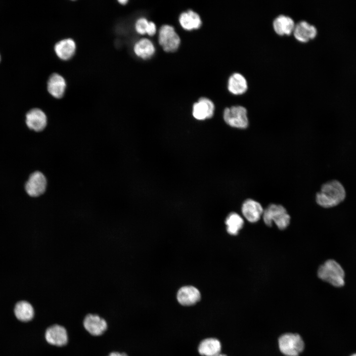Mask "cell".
I'll use <instances>...</instances> for the list:
<instances>
[{
    "label": "cell",
    "instance_id": "14",
    "mask_svg": "<svg viewBox=\"0 0 356 356\" xmlns=\"http://www.w3.org/2000/svg\"><path fill=\"white\" fill-rule=\"evenodd\" d=\"M295 24L291 17L284 14L278 15L272 22L274 32L280 36L291 35L293 33Z\"/></svg>",
    "mask_w": 356,
    "mask_h": 356
},
{
    "label": "cell",
    "instance_id": "17",
    "mask_svg": "<svg viewBox=\"0 0 356 356\" xmlns=\"http://www.w3.org/2000/svg\"><path fill=\"white\" fill-rule=\"evenodd\" d=\"M227 87L231 93L241 95L247 91L248 85L246 78L242 74L235 72L229 76Z\"/></svg>",
    "mask_w": 356,
    "mask_h": 356
},
{
    "label": "cell",
    "instance_id": "18",
    "mask_svg": "<svg viewBox=\"0 0 356 356\" xmlns=\"http://www.w3.org/2000/svg\"><path fill=\"white\" fill-rule=\"evenodd\" d=\"M47 90L54 97L60 98L64 93L66 84L64 78L60 74H52L47 81Z\"/></svg>",
    "mask_w": 356,
    "mask_h": 356
},
{
    "label": "cell",
    "instance_id": "28",
    "mask_svg": "<svg viewBox=\"0 0 356 356\" xmlns=\"http://www.w3.org/2000/svg\"><path fill=\"white\" fill-rule=\"evenodd\" d=\"M218 356H226L224 355H221V354H220L219 355H218Z\"/></svg>",
    "mask_w": 356,
    "mask_h": 356
},
{
    "label": "cell",
    "instance_id": "24",
    "mask_svg": "<svg viewBox=\"0 0 356 356\" xmlns=\"http://www.w3.org/2000/svg\"><path fill=\"white\" fill-rule=\"evenodd\" d=\"M149 21L145 17H140L136 20L134 24L136 32L140 35L146 34Z\"/></svg>",
    "mask_w": 356,
    "mask_h": 356
},
{
    "label": "cell",
    "instance_id": "10",
    "mask_svg": "<svg viewBox=\"0 0 356 356\" xmlns=\"http://www.w3.org/2000/svg\"><path fill=\"white\" fill-rule=\"evenodd\" d=\"M26 124L31 130L36 132L43 131L47 125V117L43 111L33 108L26 115Z\"/></svg>",
    "mask_w": 356,
    "mask_h": 356
},
{
    "label": "cell",
    "instance_id": "3",
    "mask_svg": "<svg viewBox=\"0 0 356 356\" xmlns=\"http://www.w3.org/2000/svg\"><path fill=\"white\" fill-rule=\"evenodd\" d=\"M262 217L267 225L271 226L274 222L280 230L286 228L290 221V216L286 209L281 205L273 203L264 210Z\"/></svg>",
    "mask_w": 356,
    "mask_h": 356
},
{
    "label": "cell",
    "instance_id": "2",
    "mask_svg": "<svg viewBox=\"0 0 356 356\" xmlns=\"http://www.w3.org/2000/svg\"><path fill=\"white\" fill-rule=\"evenodd\" d=\"M317 276L321 280L335 287L345 285V272L341 266L335 260L329 259L320 265Z\"/></svg>",
    "mask_w": 356,
    "mask_h": 356
},
{
    "label": "cell",
    "instance_id": "6",
    "mask_svg": "<svg viewBox=\"0 0 356 356\" xmlns=\"http://www.w3.org/2000/svg\"><path fill=\"white\" fill-rule=\"evenodd\" d=\"M158 42L166 52L177 50L180 44V38L172 25H163L159 29Z\"/></svg>",
    "mask_w": 356,
    "mask_h": 356
},
{
    "label": "cell",
    "instance_id": "1",
    "mask_svg": "<svg viewBox=\"0 0 356 356\" xmlns=\"http://www.w3.org/2000/svg\"><path fill=\"white\" fill-rule=\"evenodd\" d=\"M346 197V191L343 184L333 179L323 183L319 191L316 193L315 201L324 208L335 207L342 202Z\"/></svg>",
    "mask_w": 356,
    "mask_h": 356
},
{
    "label": "cell",
    "instance_id": "15",
    "mask_svg": "<svg viewBox=\"0 0 356 356\" xmlns=\"http://www.w3.org/2000/svg\"><path fill=\"white\" fill-rule=\"evenodd\" d=\"M178 21L181 27L187 31L198 29L202 23L200 15L191 9L181 13Z\"/></svg>",
    "mask_w": 356,
    "mask_h": 356
},
{
    "label": "cell",
    "instance_id": "16",
    "mask_svg": "<svg viewBox=\"0 0 356 356\" xmlns=\"http://www.w3.org/2000/svg\"><path fill=\"white\" fill-rule=\"evenodd\" d=\"M201 298L199 291L192 286L181 287L177 293V299L183 306H191L198 302Z\"/></svg>",
    "mask_w": 356,
    "mask_h": 356
},
{
    "label": "cell",
    "instance_id": "5",
    "mask_svg": "<svg viewBox=\"0 0 356 356\" xmlns=\"http://www.w3.org/2000/svg\"><path fill=\"white\" fill-rule=\"evenodd\" d=\"M278 345L280 351L286 356H298L304 348L303 339L297 334L282 335L279 339Z\"/></svg>",
    "mask_w": 356,
    "mask_h": 356
},
{
    "label": "cell",
    "instance_id": "13",
    "mask_svg": "<svg viewBox=\"0 0 356 356\" xmlns=\"http://www.w3.org/2000/svg\"><path fill=\"white\" fill-rule=\"evenodd\" d=\"M85 329L91 335L99 336L107 329V323L105 320L97 315L89 314L87 315L84 321Z\"/></svg>",
    "mask_w": 356,
    "mask_h": 356
},
{
    "label": "cell",
    "instance_id": "7",
    "mask_svg": "<svg viewBox=\"0 0 356 356\" xmlns=\"http://www.w3.org/2000/svg\"><path fill=\"white\" fill-rule=\"evenodd\" d=\"M47 180L44 175L40 171H36L30 176L25 188L29 196L38 197L45 192Z\"/></svg>",
    "mask_w": 356,
    "mask_h": 356
},
{
    "label": "cell",
    "instance_id": "9",
    "mask_svg": "<svg viewBox=\"0 0 356 356\" xmlns=\"http://www.w3.org/2000/svg\"><path fill=\"white\" fill-rule=\"evenodd\" d=\"M264 209L258 201L251 198L246 199L241 206L243 217L250 222H257L262 217Z\"/></svg>",
    "mask_w": 356,
    "mask_h": 356
},
{
    "label": "cell",
    "instance_id": "25",
    "mask_svg": "<svg viewBox=\"0 0 356 356\" xmlns=\"http://www.w3.org/2000/svg\"><path fill=\"white\" fill-rule=\"evenodd\" d=\"M156 31L157 28L155 24L152 21H149L146 34L150 36H153L156 34Z\"/></svg>",
    "mask_w": 356,
    "mask_h": 356
},
{
    "label": "cell",
    "instance_id": "21",
    "mask_svg": "<svg viewBox=\"0 0 356 356\" xmlns=\"http://www.w3.org/2000/svg\"><path fill=\"white\" fill-rule=\"evenodd\" d=\"M221 351V343L215 338L203 340L198 347L199 354L204 356H218L220 354Z\"/></svg>",
    "mask_w": 356,
    "mask_h": 356
},
{
    "label": "cell",
    "instance_id": "26",
    "mask_svg": "<svg viewBox=\"0 0 356 356\" xmlns=\"http://www.w3.org/2000/svg\"><path fill=\"white\" fill-rule=\"evenodd\" d=\"M108 356H128L125 353H120L119 352H112L110 353Z\"/></svg>",
    "mask_w": 356,
    "mask_h": 356
},
{
    "label": "cell",
    "instance_id": "19",
    "mask_svg": "<svg viewBox=\"0 0 356 356\" xmlns=\"http://www.w3.org/2000/svg\"><path fill=\"white\" fill-rule=\"evenodd\" d=\"M76 44L70 38L63 39L57 42L54 46V51L57 56L62 60H68L74 54Z\"/></svg>",
    "mask_w": 356,
    "mask_h": 356
},
{
    "label": "cell",
    "instance_id": "11",
    "mask_svg": "<svg viewBox=\"0 0 356 356\" xmlns=\"http://www.w3.org/2000/svg\"><path fill=\"white\" fill-rule=\"evenodd\" d=\"M293 34L297 41L306 43L316 37L317 30L313 25L306 21L302 20L295 24Z\"/></svg>",
    "mask_w": 356,
    "mask_h": 356
},
{
    "label": "cell",
    "instance_id": "4",
    "mask_svg": "<svg viewBox=\"0 0 356 356\" xmlns=\"http://www.w3.org/2000/svg\"><path fill=\"white\" fill-rule=\"evenodd\" d=\"M223 119L229 126L237 129H246L249 124L247 110L241 105L225 108L223 112Z\"/></svg>",
    "mask_w": 356,
    "mask_h": 356
},
{
    "label": "cell",
    "instance_id": "20",
    "mask_svg": "<svg viewBox=\"0 0 356 356\" xmlns=\"http://www.w3.org/2000/svg\"><path fill=\"white\" fill-rule=\"evenodd\" d=\"M133 48L135 54L143 59L150 58L155 52L154 44L147 38H142L138 40L134 44Z\"/></svg>",
    "mask_w": 356,
    "mask_h": 356
},
{
    "label": "cell",
    "instance_id": "8",
    "mask_svg": "<svg viewBox=\"0 0 356 356\" xmlns=\"http://www.w3.org/2000/svg\"><path fill=\"white\" fill-rule=\"evenodd\" d=\"M215 111L213 102L208 98L200 97L192 106V115L198 120H204L213 117Z\"/></svg>",
    "mask_w": 356,
    "mask_h": 356
},
{
    "label": "cell",
    "instance_id": "29",
    "mask_svg": "<svg viewBox=\"0 0 356 356\" xmlns=\"http://www.w3.org/2000/svg\"><path fill=\"white\" fill-rule=\"evenodd\" d=\"M351 356H356V353L352 355Z\"/></svg>",
    "mask_w": 356,
    "mask_h": 356
},
{
    "label": "cell",
    "instance_id": "12",
    "mask_svg": "<svg viewBox=\"0 0 356 356\" xmlns=\"http://www.w3.org/2000/svg\"><path fill=\"white\" fill-rule=\"evenodd\" d=\"M45 338L48 343L57 346H63L68 341L66 329L63 326L57 324L52 325L46 329Z\"/></svg>",
    "mask_w": 356,
    "mask_h": 356
},
{
    "label": "cell",
    "instance_id": "27",
    "mask_svg": "<svg viewBox=\"0 0 356 356\" xmlns=\"http://www.w3.org/2000/svg\"><path fill=\"white\" fill-rule=\"evenodd\" d=\"M128 0H118V2L121 4H125L128 2Z\"/></svg>",
    "mask_w": 356,
    "mask_h": 356
},
{
    "label": "cell",
    "instance_id": "30",
    "mask_svg": "<svg viewBox=\"0 0 356 356\" xmlns=\"http://www.w3.org/2000/svg\"></svg>",
    "mask_w": 356,
    "mask_h": 356
},
{
    "label": "cell",
    "instance_id": "23",
    "mask_svg": "<svg viewBox=\"0 0 356 356\" xmlns=\"http://www.w3.org/2000/svg\"><path fill=\"white\" fill-rule=\"evenodd\" d=\"M226 230L232 235H237L244 225V220L238 214L232 212L227 217L225 222Z\"/></svg>",
    "mask_w": 356,
    "mask_h": 356
},
{
    "label": "cell",
    "instance_id": "22",
    "mask_svg": "<svg viewBox=\"0 0 356 356\" xmlns=\"http://www.w3.org/2000/svg\"><path fill=\"white\" fill-rule=\"evenodd\" d=\"M14 313L17 319L22 322L31 320L34 315L33 307L26 301H21L16 304Z\"/></svg>",
    "mask_w": 356,
    "mask_h": 356
}]
</instances>
